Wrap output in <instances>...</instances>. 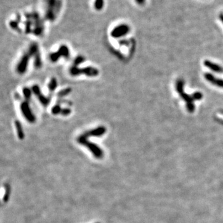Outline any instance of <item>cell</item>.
<instances>
[{
    "mask_svg": "<svg viewBox=\"0 0 223 223\" xmlns=\"http://www.w3.org/2000/svg\"><path fill=\"white\" fill-rule=\"evenodd\" d=\"M87 138H85L81 136L78 138V141L81 144L86 146L96 158H102L103 155L102 151L96 144L87 141Z\"/></svg>",
    "mask_w": 223,
    "mask_h": 223,
    "instance_id": "obj_1",
    "label": "cell"
},
{
    "mask_svg": "<svg viewBox=\"0 0 223 223\" xmlns=\"http://www.w3.org/2000/svg\"><path fill=\"white\" fill-rule=\"evenodd\" d=\"M70 73L73 76H78L80 74H84L88 76L94 77L98 75L99 71L97 70V69L92 67L78 68L76 66H74L71 68Z\"/></svg>",
    "mask_w": 223,
    "mask_h": 223,
    "instance_id": "obj_2",
    "label": "cell"
},
{
    "mask_svg": "<svg viewBox=\"0 0 223 223\" xmlns=\"http://www.w3.org/2000/svg\"><path fill=\"white\" fill-rule=\"evenodd\" d=\"M62 57H65L67 59H68L70 57L69 49L65 45L61 46L57 52L51 53L50 56V59L51 62H56Z\"/></svg>",
    "mask_w": 223,
    "mask_h": 223,
    "instance_id": "obj_3",
    "label": "cell"
},
{
    "mask_svg": "<svg viewBox=\"0 0 223 223\" xmlns=\"http://www.w3.org/2000/svg\"><path fill=\"white\" fill-rule=\"evenodd\" d=\"M21 110L24 117L28 122L30 123H34L35 122V117L29 107V105L27 102H24L21 103Z\"/></svg>",
    "mask_w": 223,
    "mask_h": 223,
    "instance_id": "obj_4",
    "label": "cell"
},
{
    "mask_svg": "<svg viewBox=\"0 0 223 223\" xmlns=\"http://www.w3.org/2000/svg\"><path fill=\"white\" fill-rule=\"evenodd\" d=\"M30 56H31L30 54L28 53L24 54V55L22 57L21 61L18 63V65L17 67V71H18L19 73L23 74L26 72Z\"/></svg>",
    "mask_w": 223,
    "mask_h": 223,
    "instance_id": "obj_5",
    "label": "cell"
},
{
    "mask_svg": "<svg viewBox=\"0 0 223 223\" xmlns=\"http://www.w3.org/2000/svg\"><path fill=\"white\" fill-rule=\"evenodd\" d=\"M106 132V128L104 127H99L94 130H92L91 131H89L85 133H84L83 135H81L83 137L85 138H87L90 136H101L105 134Z\"/></svg>",
    "mask_w": 223,
    "mask_h": 223,
    "instance_id": "obj_6",
    "label": "cell"
},
{
    "mask_svg": "<svg viewBox=\"0 0 223 223\" xmlns=\"http://www.w3.org/2000/svg\"><path fill=\"white\" fill-rule=\"evenodd\" d=\"M128 32V27L127 26L122 25L120 26H118L112 32V36L115 38L121 37L125 35Z\"/></svg>",
    "mask_w": 223,
    "mask_h": 223,
    "instance_id": "obj_7",
    "label": "cell"
},
{
    "mask_svg": "<svg viewBox=\"0 0 223 223\" xmlns=\"http://www.w3.org/2000/svg\"><path fill=\"white\" fill-rule=\"evenodd\" d=\"M32 91L37 96L39 100L40 101V102L43 105H47L48 103L50 101V99L45 97L44 95H42V94L40 92V90L39 89V87L37 85H34L32 87Z\"/></svg>",
    "mask_w": 223,
    "mask_h": 223,
    "instance_id": "obj_8",
    "label": "cell"
},
{
    "mask_svg": "<svg viewBox=\"0 0 223 223\" xmlns=\"http://www.w3.org/2000/svg\"><path fill=\"white\" fill-rule=\"evenodd\" d=\"M15 127L16 128L17 133H18V136L19 138L21 140H23V138H24V132L22 130L21 124L19 121H16Z\"/></svg>",
    "mask_w": 223,
    "mask_h": 223,
    "instance_id": "obj_9",
    "label": "cell"
},
{
    "mask_svg": "<svg viewBox=\"0 0 223 223\" xmlns=\"http://www.w3.org/2000/svg\"><path fill=\"white\" fill-rule=\"evenodd\" d=\"M57 87V81L55 78H53L51 79L50 82L48 84V89L49 91L52 92L55 90V89Z\"/></svg>",
    "mask_w": 223,
    "mask_h": 223,
    "instance_id": "obj_10",
    "label": "cell"
},
{
    "mask_svg": "<svg viewBox=\"0 0 223 223\" xmlns=\"http://www.w3.org/2000/svg\"><path fill=\"white\" fill-rule=\"evenodd\" d=\"M62 110V108L60 107V106L59 105H56L53 107V108L51 109V112L54 115H58L60 113H61Z\"/></svg>",
    "mask_w": 223,
    "mask_h": 223,
    "instance_id": "obj_11",
    "label": "cell"
},
{
    "mask_svg": "<svg viewBox=\"0 0 223 223\" xmlns=\"http://www.w3.org/2000/svg\"><path fill=\"white\" fill-rule=\"evenodd\" d=\"M22 92H23V94H24V97H25L27 100H29L30 98V97H31V95H32V94H31L32 93H31L30 90L29 88H27V87H24V88L23 89Z\"/></svg>",
    "mask_w": 223,
    "mask_h": 223,
    "instance_id": "obj_12",
    "label": "cell"
},
{
    "mask_svg": "<svg viewBox=\"0 0 223 223\" xmlns=\"http://www.w3.org/2000/svg\"><path fill=\"white\" fill-rule=\"evenodd\" d=\"M206 65L208 67H209L210 68H211L213 70L215 71H217V72H221L222 70L221 69V68L219 67V66H217L216 65H214V64H213V63H211L209 62H207L206 63Z\"/></svg>",
    "mask_w": 223,
    "mask_h": 223,
    "instance_id": "obj_13",
    "label": "cell"
},
{
    "mask_svg": "<svg viewBox=\"0 0 223 223\" xmlns=\"http://www.w3.org/2000/svg\"><path fill=\"white\" fill-rule=\"evenodd\" d=\"M71 91V89L70 88H67V89H63L61 91H60L59 92V94L58 95L60 97H64V96H66L69 93H70Z\"/></svg>",
    "mask_w": 223,
    "mask_h": 223,
    "instance_id": "obj_14",
    "label": "cell"
},
{
    "mask_svg": "<svg viewBox=\"0 0 223 223\" xmlns=\"http://www.w3.org/2000/svg\"><path fill=\"white\" fill-rule=\"evenodd\" d=\"M84 61V58H83V57H81V56H79V57H78L75 59V62H74V63H75V65L76 66V65H78L79 64L83 63Z\"/></svg>",
    "mask_w": 223,
    "mask_h": 223,
    "instance_id": "obj_15",
    "label": "cell"
},
{
    "mask_svg": "<svg viewBox=\"0 0 223 223\" xmlns=\"http://www.w3.org/2000/svg\"><path fill=\"white\" fill-rule=\"evenodd\" d=\"M71 110L70 108H63L62 110V112H61V114L62 115L64 116H68L71 113Z\"/></svg>",
    "mask_w": 223,
    "mask_h": 223,
    "instance_id": "obj_16",
    "label": "cell"
}]
</instances>
